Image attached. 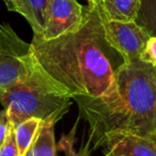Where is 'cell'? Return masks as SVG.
Returning a JSON list of instances; mask_svg holds the SVG:
<instances>
[{"label": "cell", "mask_w": 156, "mask_h": 156, "mask_svg": "<svg viewBox=\"0 0 156 156\" xmlns=\"http://www.w3.org/2000/svg\"><path fill=\"white\" fill-rule=\"evenodd\" d=\"M33 65L30 44L20 39L9 24L0 25V90L25 79Z\"/></svg>", "instance_id": "4"}, {"label": "cell", "mask_w": 156, "mask_h": 156, "mask_svg": "<svg viewBox=\"0 0 156 156\" xmlns=\"http://www.w3.org/2000/svg\"><path fill=\"white\" fill-rule=\"evenodd\" d=\"M0 156H18V151L15 143V138H14L13 128L10 130L5 143L0 147Z\"/></svg>", "instance_id": "15"}, {"label": "cell", "mask_w": 156, "mask_h": 156, "mask_svg": "<svg viewBox=\"0 0 156 156\" xmlns=\"http://www.w3.org/2000/svg\"><path fill=\"white\" fill-rule=\"evenodd\" d=\"M87 1H88V0H87Z\"/></svg>", "instance_id": "19"}, {"label": "cell", "mask_w": 156, "mask_h": 156, "mask_svg": "<svg viewBox=\"0 0 156 156\" xmlns=\"http://www.w3.org/2000/svg\"><path fill=\"white\" fill-rule=\"evenodd\" d=\"M12 128H13V126L11 124V120H10L7 111L3 109L0 111V147L5 143V139H7L8 135Z\"/></svg>", "instance_id": "16"}, {"label": "cell", "mask_w": 156, "mask_h": 156, "mask_svg": "<svg viewBox=\"0 0 156 156\" xmlns=\"http://www.w3.org/2000/svg\"><path fill=\"white\" fill-rule=\"evenodd\" d=\"M54 122H42L32 145L25 156H57Z\"/></svg>", "instance_id": "10"}, {"label": "cell", "mask_w": 156, "mask_h": 156, "mask_svg": "<svg viewBox=\"0 0 156 156\" xmlns=\"http://www.w3.org/2000/svg\"><path fill=\"white\" fill-rule=\"evenodd\" d=\"M83 20L74 32L52 40L33 34L31 51L40 69L73 101L98 98L113 88L125 63L110 45L100 1H88Z\"/></svg>", "instance_id": "1"}, {"label": "cell", "mask_w": 156, "mask_h": 156, "mask_svg": "<svg viewBox=\"0 0 156 156\" xmlns=\"http://www.w3.org/2000/svg\"><path fill=\"white\" fill-rule=\"evenodd\" d=\"M85 7L77 0H49L46 10L45 28L41 37L52 40L74 32L83 20Z\"/></svg>", "instance_id": "6"}, {"label": "cell", "mask_w": 156, "mask_h": 156, "mask_svg": "<svg viewBox=\"0 0 156 156\" xmlns=\"http://www.w3.org/2000/svg\"><path fill=\"white\" fill-rule=\"evenodd\" d=\"M98 147H102L105 156H156V134L111 133L102 139Z\"/></svg>", "instance_id": "7"}, {"label": "cell", "mask_w": 156, "mask_h": 156, "mask_svg": "<svg viewBox=\"0 0 156 156\" xmlns=\"http://www.w3.org/2000/svg\"><path fill=\"white\" fill-rule=\"evenodd\" d=\"M104 27L108 42L125 63L140 59L150 35L136 22H113L105 17Z\"/></svg>", "instance_id": "5"}, {"label": "cell", "mask_w": 156, "mask_h": 156, "mask_svg": "<svg viewBox=\"0 0 156 156\" xmlns=\"http://www.w3.org/2000/svg\"><path fill=\"white\" fill-rule=\"evenodd\" d=\"M88 1H98V0H88Z\"/></svg>", "instance_id": "18"}, {"label": "cell", "mask_w": 156, "mask_h": 156, "mask_svg": "<svg viewBox=\"0 0 156 156\" xmlns=\"http://www.w3.org/2000/svg\"><path fill=\"white\" fill-rule=\"evenodd\" d=\"M79 118L89 125L92 150L106 135L129 133L156 134V67L138 59L124 63L115 75L113 88L98 98L75 101Z\"/></svg>", "instance_id": "2"}, {"label": "cell", "mask_w": 156, "mask_h": 156, "mask_svg": "<svg viewBox=\"0 0 156 156\" xmlns=\"http://www.w3.org/2000/svg\"><path fill=\"white\" fill-rule=\"evenodd\" d=\"M0 103L14 127L31 118L57 123L69 109L72 98L40 69L34 59V65L25 79L0 90Z\"/></svg>", "instance_id": "3"}, {"label": "cell", "mask_w": 156, "mask_h": 156, "mask_svg": "<svg viewBox=\"0 0 156 156\" xmlns=\"http://www.w3.org/2000/svg\"><path fill=\"white\" fill-rule=\"evenodd\" d=\"M140 60L156 67V37H150L140 56Z\"/></svg>", "instance_id": "14"}, {"label": "cell", "mask_w": 156, "mask_h": 156, "mask_svg": "<svg viewBox=\"0 0 156 156\" xmlns=\"http://www.w3.org/2000/svg\"><path fill=\"white\" fill-rule=\"evenodd\" d=\"M42 122L43 121L40 119L31 118L20 122L13 127L18 156H25L27 154L39 133Z\"/></svg>", "instance_id": "11"}, {"label": "cell", "mask_w": 156, "mask_h": 156, "mask_svg": "<svg viewBox=\"0 0 156 156\" xmlns=\"http://www.w3.org/2000/svg\"><path fill=\"white\" fill-rule=\"evenodd\" d=\"M48 2L49 0H14L9 11L24 16L32 28L33 34L41 35L45 28Z\"/></svg>", "instance_id": "8"}, {"label": "cell", "mask_w": 156, "mask_h": 156, "mask_svg": "<svg viewBox=\"0 0 156 156\" xmlns=\"http://www.w3.org/2000/svg\"><path fill=\"white\" fill-rule=\"evenodd\" d=\"M135 22L150 35L156 37V0H140Z\"/></svg>", "instance_id": "12"}, {"label": "cell", "mask_w": 156, "mask_h": 156, "mask_svg": "<svg viewBox=\"0 0 156 156\" xmlns=\"http://www.w3.org/2000/svg\"><path fill=\"white\" fill-rule=\"evenodd\" d=\"M78 125V120L75 122L73 128L71 132L64 134L61 137L60 141L57 144V149L61 151L64 156H91V143L88 140L85 145L80 147V149H76L75 143H76V130H77Z\"/></svg>", "instance_id": "13"}, {"label": "cell", "mask_w": 156, "mask_h": 156, "mask_svg": "<svg viewBox=\"0 0 156 156\" xmlns=\"http://www.w3.org/2000/svg\"><path fill=\"white\" fill-rule=\"evenodd\" d=\"M106 20L113 22H135L140 0H98Z\"/></svg>", "instance_id": "9"}, {"label": "cell", "mask_w": 156, "mask_h": 156, "mask_svg": "<svg viewBox=\"0 0 156 156\" xmlns=\"http://www.w3.org/2000/svg\"><path fill=\"white\" fill-rule=\"evenodd\" d=\"M3 1H5V3L7 5L8 9H10V7H11V5H13V2H14V0H3Z\"/></svg>", "instance_id": "17"}]
</instances>
